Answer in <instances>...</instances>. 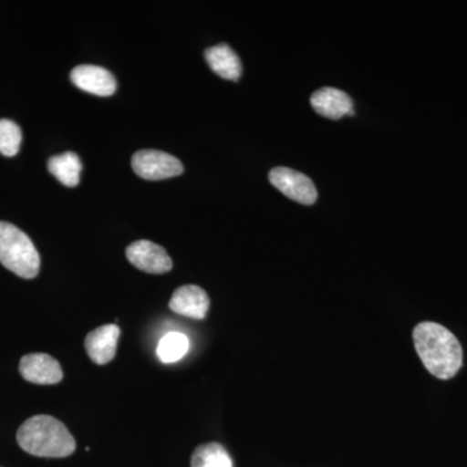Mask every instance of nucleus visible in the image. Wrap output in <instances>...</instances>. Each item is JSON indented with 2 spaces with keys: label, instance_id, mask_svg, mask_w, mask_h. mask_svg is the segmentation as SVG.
Returning <instances> with one entry per match:
<instances>
[{
  "label": "nucleus",
  "instance_id": "1",
  "mask_svg": "<svg viewBox=\"0 0 467 467\" xmlns=\"http://www.w3.org/2000/svg\"><path fill=\"white\" fill-rule=\"evenodd\" d=\"M414 347L429 373L439 379H451L462 367V347L444 326L420 322L413 330Z\"/></svg>",
  "mask_w": 467,
  "mask_h": 467
},
{
  "label": "nucleus",
  "instance_id": "2",
  "mask_svg": "<svg viewBox=\"0 0 467 467\" xmlns=\"http://www.w3.org/2000/svg\"><path fill=\"white\" fill-rule=\"evenodd\" d=\"M17 442L26 453L47 459H63L76 451V441L69 430L51 416L26 420L18 429Z\"/></svg>",
  "mask_w": 467,
  "mask_h": 467
},
{
  "label": "nucleus",
  "instance_id": "3",
  "mask_svg": "<svg viewBox=\"0 0 467 467\" xmlns=\"http://www.w3.org/2000/svg\"><path fill=\"white\" fill-rule=\"evenodd\" d=\"M0 263L21 278L32 279L41 269V257L26 233L0 221Z\"/></svg>",
  "mask_w": 467,
  "mask_h": 467
},
{
  "label": "nucleus",
  "instance_id": "4",
  "mask_svg": "<svg viewBox=\"0 0 467 467\" xmlns=\"http://www.w3.org/2000/svg\"><path fill=\"white\" fill-rule=\"evenodd\" d=\"M135 173L147 181H161L183 173V165L174 156L158 150H138L131 159Z\"/></svg>",
  "mask_w": 467,
  "mask_h": 467
},
{
  "label": "nucleus",
  "instance_id": "5",
  "mask_svg": "<svg viewBox=\"0 0 467 467\" xmlns=\"http://www.w3.org/2000/svg\"><path fill=\"white\" fill-rule=\"evenodd\" d=\"M269 181L284 195L300 204L312 205L317 201V189L313 181L294 169L284 167L272 169Z\"/></svg>",
  "mask_w": 467,
  "mask_h": 467
},
{
  "label": "nucleus",
  "instance_id": "6",
  "mask_svg": "<svg viewBox=\"0 0 467 467\" xmlns=\"http://www.w3.org/2000/svg\"><path fill=\"white\" fill-rule=\"evenodd\" d=\"M126 257L135 267L150 275H165L173 267L168 252L161 245L150 241L131 243L126 248Z\"/></svg>",
  "mask_w": 467,
  "mask_h": 467
},
{
  "label": "nucleus",
  "instance_id": "7",
  "mask_svg": "<svg viewBox=\"0 0 467 467\" xmlns=\"http://www.w3.org/2000/svg\"><path fill=\"white\" fill-rule=\"evenodd\" d=\"M24 379L36 384H57L63 379V370L57 359L46 353H30L20 361Z\"/></svg>",
  "mask_w": 467,
  "mask_h": 467
},
{
  "label": "nucleus",
  "instance_id": "8",
  "mask_svg": "<svg viewBox=\"0 0 467 467\" xmlns=\"http://www.w3.org/2000/svg\"><path fill=\"white\" fill-rule=\"evenodd\" d=\"M70 79L82 91L98 97H110L115 94L117 84L112 73L97 66H78L70 73Z\"/></svg>",
  "mask_w": 467,
  "mask_h": 467
},
{
  "label": "nucleus",
  "instance_id": "9",
  "mask_svg": "<svg viewBox=\"0 0 467 467\" xmlns=\"http://www.w3.org/2000/svg\"><path fill=\"white\" fill-rule=\"evenodd\" d=\"M209 306H211V301H209L207 292L195 285H187L177 288L169 301V308L174 313L193 319L205 318Z\"/></svg>",
  "mask_w": 467,
  "mask_h": 467
},
{
  "label": "nucleus",
  "instance_id": "10",
  "mask_svg": "<svg viewBox=\"0 0 467 467\" xmlns=\"http://www.w3.org/2000/svg\"><path fill=\"white\" fill-rule=\"evenodd\" d=\"M119 334L121 330L119 326L104 325L95 328L86 337L85 348L92 362L106 365L115 358Z\"/></svg>",
  "mask_w": 467,
  "mask_h": 467
},
{
  "label": "nucleus",
  "instance_id": "11",
  "mask_svg": "<svg viewBox=\"0 0 467 467\" xmlns=\"http://www.w3.org/2000/svg\"><path fill=\"white\" fill-rule=\"evenodd\" d=\"M310 104L319 115L330 119L355 115L349 95L335 88H322L310 97Z\"/></svg>",
  "mask_w": 467,
  "mask_h": 467
},
{
  "label": "nucleus",
  "instance_id": "12",
  "mask_svg": "<svg viewBox=\"0 0 467 467\" xmlns=\"http://www.w3.org/2000/svg\"><path fill=\"white\" fill-rule=\"evenodd\" d=\"M208 66L221 78L238 81L242 76V63L238 55L227 45H217L205 51Z\"/></svg>",
  "mask_w": 467,
  "mask_h": 467
},
{
  "label": "nucleus",
  "instance_id": "13",
  "mask_svg": "<svg viewBox=\"0 0 467 467\" xmlns=\"http://www.w3.org/2000/svg\"><path fill=\"white\" fill-rule=\"evenodd\" d=\"M48 171L64 186L75 187L81 178L82 162L75 152H66L48 160Z\"/></svg>",
  "mask_w": 467,
  "mask_h": 467
},
{
  "label": "nucleus",
  "instance_id": "14",
  "mask_svg": "<svg viewBox=\"0 0 467 467\" xmlns=\"http://www.w3.org/2000/svg\"><path fill=\"white\" fill-rule=\"evenodd\" d=\"M192 467H233V461L223 445L207 442L193 451Z\"/></svg>",
  "mask_w": 467,
  "mask_h": 467
},
{
  "label": "nucleus",
  "instance_id": "15",
  "mask_svg": "<svg viewBox=\"0 0 467 467\" xmlns=\"http://www.w3.org/2000/svg\"><path fill=\"white\" fill-rule=\"evenodd\" d=\"M189 352V339L182 333H169L160 340L158 358L164 364H173L180 361Z\"/></svg>",
  "mask_w": 467,
  "mask_h": 467
},
{
  "label": "nucleus",
  "instance_id": "16",
  "mask_svg": "<svg viewBox=\"0 0 467 467\" xmlns=\"http://www.w3.org/2000/svg\"><path fill=\"white\" fill-rule=\"evenodd\" d=\"M21 140H23V134H21L20 126L11 119H0V153L7 158L17 155Z\"/></svg>",
  "mask_w": 467,
  "mask_h": 467
}]
</instances>
